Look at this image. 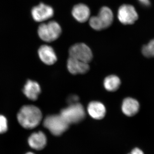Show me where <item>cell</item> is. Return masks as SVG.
<instances>
[{"instance_id":"52a82bcc","label":"cell","mask_w":154,"mask_h":154,"mask_svg":"<svg viewBox=\"0 0 154 154\" xmlns=\"http://www.w3.org/2000/svg\"><path fill=\"white\" fill-rule=\"evenodd\" d=\"M118 19L123 25H132L138 18V15L134 6L123 5L118 9Z\"/></svg>"},{"instance_id":"9a60e30c","label":"cell","mask_w":154,"mask_h":154,"mask_svg":"<svg viewBox=\"0 0 154 154\" xmlns=\"http://www.w3.org/2000/svg\"><path fill=\"white\" fill-rule=\"evenodd\" d=\"M41 92V88L38 83L28 80L23 89V93L30 100L35 101Z\"/></svg>"},{"instance_id":"9c48e42d","label":"cell","mask_w":154,"mask_h":154,"mask_svg":"<svg viewBox=\"0 0 154 154\" xmlns=\"http://www.w3.org/2000/svg\"><path fill=\"white\" fill-rule=\"evenodd\" d=\"M67 66L70 73L73 75L83 74L90 69L88 63L71 57H69Z\"/></svg>"},{"instance_id":"44dd1931","label":"cell","mask_w":154,"mask_h":154,"mask_svg":"<svg viewBox=\"0 0 154 154\" xmlns=\"http://www.w3.org/2000/svg\"><path fill=\"white\" fill-rule=\"evenodd\" d=\"M142 5L145 6H149L150 5L149 0H138Z\"/></svg>"},{"instance_id":"5bb4252c","label":"cell","mask_w":154,"mask_h":154,"mask_svg":"<svg viewBox=\"0 0 154 154\" xmlns=\"http://www.w3.org/2000/svg\"><path fill=\"white\" fill-rule=\"evenodd\" d=\"M46 136L42 131L34 133L28 139V143L31 148L36 150L44 148L46 144Z\"/></svg>"},{"instance_id":"3957f363","label":"cell","mask_w":154,"mask_h":154,"mask_svg":"<svg viewBox=\"0 0 154 154\" xmlns=\"http://www.w3.org/2000/svg\"><path fill=\"white\" fill-rule=\"evenodd\" d=\"M39 38L46 42L55 41L60 36L61 27L56 21H52L40 24L38 28Z\"/></svg>"},{"instance_id":"ac0fdd59","label":"cell","mask_w":154,"mask_h":154,"mask_svg":"<svg viewBox=\"0 0 154 154\" xmlns=\"http://www.w3.org/2000/svg\"><path fill=\"white\" fill-rule=\"evenodd\" d=\"M8 130L7 119L3 116L0 115V134L5 132Z\"/></svg>"},{"instance_id":"6da1fadb","label":"cell","mask_w":154,"mask_h":154,"mask_svg":"<svg viewBox=\"0 0 154 154\" xmlns=\"http://www.w3.org/2000/svg\"><path fill=\"white\" fill-rule=\"evenodd\" d=\"M19 123L26 129H32L40 123L42 113L40 109L33 105H25L19 110L17 115Z\"/></svg>"},{"instance_id":"8992f818","label":"cell","mask_w":154,"mask_h":154,"mask_svg":"<svg viewBox=\"0 0 154 154\" xmlns=\"http://www.w3.org/2000/svg\"><path fill=\"white\" fill-rule=\"evenodd\" d=\"M69 52L70 57L86 63H89L93 59V53L91 48L84 43L74 45L69 49Z\"/></svg>"},{"instance_id":"8fae6325","label":"cell","mask_w":154,"mask_h":154,"mask_svg":"<svg viewBox=\"0 0 154 154\" xmlns=\"http://www.w3.org/2000/svg\"><path fill=\"white\" fill-rule=\"evenodd\" d=\"M72 15L78 22L84 23L90 19L91 11L85 4H77L73 7L72 11Z\"/></svg>"},{"instance_id":"7c38bea8","label":"cell","mask_w":154,"mask_h":154,"mask_svg":"<svg viewBox=\"0 0 154 154\" xmlns=\"http://www.w3.org/2000/svg\"><path fill=\"white\" fill-rule=\"evenodd\" d=\"M88 113L94 119H102L106 114V108L101 102L94 101L90 102L88 107Z\"/></svg>"},{"instance_id":"4fadbf2b","label":"cell","mask_w":154,"mask_h":154,"mask_svg":"<svg viewBox=\"0 0 154 154\" xmlns=\"http://www.w3.org/2000/svg\"><path fill=\"white\" fill-rule=\"evenodd\" d=\"M140 108L139 102L131 98H126L123 100L122 110L125 115L132 116L137 113Z\"/></svg>"},{"instance_id":"7402d4cb","label":"cell","mask_w":154,"mask_h":154,"mask_svg":"<svg viewBox=\"0 0 154 154\" xmlns=\"http://www.w3.org/2000/svg\"><path fill=\"white\" fill-rule=\"evenodd\" d=\"M26 154H34L32 152H28L27 153H26Z\"/></svg>"},{"instance_id":"277c9868","label":"cell","mask_w":154,"mask_h":154,"mask_svg":"<svg viewBox=\"0 0 154 154\" xmlns=\"http://www.w3.org/2000/svg\"><path fill=\"white\" fill-rule=\"evenodd\" d=\"M60 115L70 125L82 121L85 117L86 113L82 105L78 102L63 109Z\"/></svg>"},{"instance_id":"d6986e66","label":"cell","mask_w":154,"mask_h":154,"mask_svg":"<svg viewBox=\"0 0 154 154\" xmlns=\"http://www.w3.org/2000/svg\"><path fill=\"white\" fill-rule=\"evenodd\" d=\"M79 99V98L78 96L72 95L69 97V99H68V102L69 105L75 104V103H78Z\"/></svg>"},{"instance_id":"5b68a950","label":"cell","mask_w":154,"mask_h":154,"mask_svg":"<svg viewBox=\"0 0 154 154\" xmlns=\"http://www.w3.org/2000/svg\"><path fill=\"white\" fill-rule=\"evenodd\" d=\"M43 125L52 134L59 136L68 129L69 125L59 114L47 116L44 119Z\"/></svg>"},{"instance_id":"30bf717a","label":"cell","mask_w":154,"mask_h":154,"mask_svg":"<svg viewBox=\"0 0 154 154\" xmlns=\"http://www.w3.org/2000/svg\"><path fill=\"white\" fill-rule=\"evenodd\" d=\"M38 54L41 60L48 65H51L57 60L55 51L51 46L44 45L38 50Z\"/></svg>"},{"instance_id":"e0dca14e","label":"cell","mask_w":154,"mask_h":154,"mask_svg":"<svg viewBox=\"0 0 154 154\" xmlns=\"http://www.w3.org/2000/svg\"><path fill=\"white\" fill-rule=\"evenodd\" d=\"M142 53L146 57H154V39L143 47Z\"/></svg>"},{"instance_id":"7a4b0ae2","label":"cell","mask_w":154,"mask_h":154,"mask_svg":"<svg viewBox=\"0 0 154 154\" xmlns=\"http://www.w3.org/2000/svg\"><path fill=\"white\" fill-rule=\"evenodd\" d=\"M113 20V14L111 9L103 7L100 9L97 16L90 18L89 24L94 30H101L110 27Z\"/></svg>"},{"instance_id":"ba28073f","label":"cell","mask_w":154,"mask_h":154,"mask_svg":"<svg viewBox=\"0 0 154 154\" xmlns=\"http://www.w3.org/2000/svg\"><path fill=\"white\" fill-rule=\"evenodd\" d=\"M31 14L35 22H42L52 18L54 11L51 6L41 3L32 8Z\"/></svg>"},{"instance_id":"ffe728a7","label":"cell","mask_w":154,"mask_h":154,"mask_svg":"<svg viewBox=\"0 0 154 154\" xmlns=\"http://www.w3.org/2000/svg\"><path fill=\"white\" fill-rule=\"evenodd\" d=\"M129 154H144L142 151L138 148H135Z\"/></svg>"},{"instance_id":"2e32d148","label":"cell","mask_w":154,"mask_h":154,"mask_svg":"<svg viewBox=\"0 0 154 154\" xmlns=\"http://www.w3.org/2000/svg\"><path fill=\"white\" fill-rule=\"evenodd\" d=\"M121 85V81L118 77L111 75L106 77L104 81V86L106 90L110 92L117 91Z\"/></svg>"}]
</instances>
